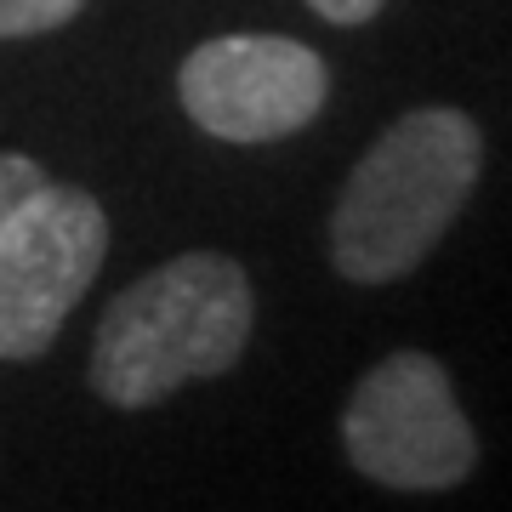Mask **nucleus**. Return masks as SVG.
I'll return each mask as SVG.
<instances>
[{"label":"nucleus","mask_w":512,"mask_h":512,"mask_svg":"<svg viewBox=\"0 0 512 512\" xmlns=\"http://www.w3.org/2000/svg\"><path fill=\"white\" fill-rule=\"evenodd\" d=\"M484 171V131L461 109H416L376 137L353 165L330 217V262L353 285H387L427 262V251L467 211Z\"/></svg>","instance_id":"f257e3e1"},{"label":"nucleus","mask_w":512,"mask_h":512,"mask_svg":"<svg viewBox=\"0 0 512 512\" xmlns=\"http://www.w3.org/2000/svg\"><path fill=\"white\" fill-rule=\"evenodd\" d=\"M188 120L222 143H274L319 120L330 74L313 46L285 35H217L177 74Z\"/></svg>","instance_id":"39448f33"},{"label":"nucleus","mask_w":512,"mask_h":512,"mask_svg":"<svg viewBox=\"0 0 512 512\" xmlns=\"http://www.w3.org/2000/svg\"><path fill=\"white\" fill-rule=\"evenodd\" d=\"M313 12L325 23H342V29H353V23H370L376 12H382V0H308Z\"/></svg>","instance_id":"6e6552de"},{"label":"nucleus","mask_w":512,"mask_h":512,"mask_svg":"<svg viewBox=\"0 0 512 512\" xmlns=\"http://www.w3.org/2000/svg\"><path fill=\"white\" fill-rule=\"evenodd\" d=\"M40 183H46V171H40L29 154H0V228H6V217H12Z\"/></svg>","instance_id":"0eeeda50"},{"label":"nucleus","mask_w":512,"mask_h":512,"mask_svg":"<svg viewBox=\"0 0 512 512\" xmlns=\"http://www.w3.org/2000/svg\"><path fill=\"white\" fill-rule=\"evenodd\" d=\"M86 0H0V40H23V35H46L80 12Z\"/></svg>","instance_id":"423d86ee"},{"label":"nucleus","mask_w":512,"mask_h":512,"mask_svg":"<svg viewBox=\"0 0 512 512\" xmlns=\"http://www.w3.org/2000/svg\"><path fill=\"white\" fill-rule=\"evenodd\" d=\"M256 296L239 262L188 251L120 291L92 342V387L120 410H148L177 387L222 376L251 342Z\"/></svg>","instance_id":"f03ea898"},{"label":"nucleus","mask_w":512,"mask_h":512,"mask_svg":"<svg viewBox=\"0 0 512 512\" xmlns=\"http://www.w3.org/2000/svg\"><path fill=\"white\" fill-rule=\"evenodd\" d=\"M109 217L86 188L40 183L0 228V359H40L92 291Z\"/></svg>","instance_id":"20e7f679"},{"label":"nucleus","mask_w":512,"mask_h":512,"mask_svg":"<svg viewBox=\"0 0 512 512\" xmlns=\"http://www.w3.org/2000/svg\"><path fill=\"white\" fill-rule=\"evenodd\" d=\"M342 444L387 490H456L478 461V433L433 353H387L348 399Z\"/></svg>","instance_id":"7ed1b4c3"}]
</instances>
